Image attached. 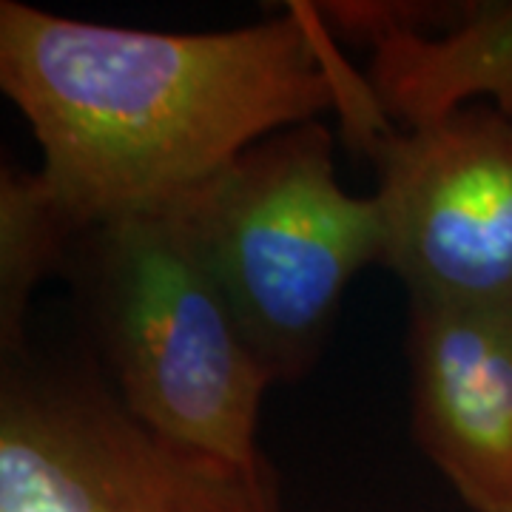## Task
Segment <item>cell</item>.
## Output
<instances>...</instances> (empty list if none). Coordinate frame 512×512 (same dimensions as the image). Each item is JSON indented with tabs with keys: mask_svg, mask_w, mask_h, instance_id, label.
<instances>
[{
	"mask_svg": "<svg viewBox=\"0 0 512 512\" xmlns=\"http://www.w3.org/2000/svg\"><path fill=\"white\" fill-rule=\"evenodd\" d=\"M0 89L83 228L197 191L256 143L339 114L356 146L390 131L316 6L228 32H146L0 3Z\"/></svg>",
	"mask_w": 512,
	"mask_h": 512,
	"instance_id": "cell-1",
	"label": "cell"
},
{
	"mask_svg": "<svg viewBox=\"0 0 512 512\" xmlns=\"http://www.w3.org/2000/svg\"><path fill=\"white\" fill-rule=\"evenodd\" d=\"M63 274L134 419L180 447L268 470L256 427L271 379L208 271L185 197L89 225Z\"/></svg>",
	"mask_w": 512,
	"mask_h": 512,
	"instance_id": "cell-2",
	"label": "cell"
},
{
	"mask_svg": "<svg viewBox=\"0 0 512 512\" xmlns=\"http://www.w3.org/2000/svg\"><path fill=\"white\" fill-rule=\"evenodd\" d=\"M185 208L271 384L302 379L353 276L382 265L384 251L382 208L339 183L330 128L313 120L256 143L185 194Z\"/></svg>",
	"mask_w": 512,
	"mask_h": 512,
	"instance_id": "cell-3",
	"label": "cell"
},
{
	"mask_svg": "<svg viewBox=\"0 0 512 512\" xmlns=\"http://www.w3.org/2000/svg\"><path fill=\"white\" fill-rule=\"evenodd\" d=\"M0 512H282L276 478L160 439L92 379L3 370Z\"/></svg>",
	"mask_w": 512,
	"mask_h": 512,
	"instance_id": "cell-4",
	"label": "cell"
},
{
	"mask_svg": "<svg viewBox=\"0 0 512 512\" xmlns=\"http://www.w3.org/2000/svg\"><path fill=\"white\" fill-rule=\"evenodd\" d=\"M379 171L382 265L410 302H512V114L470 103L387 131Z\"/></svg>",
	"mask_w": 512,
	"mask_h": 512,
	"instance_id": "cell-5",
	"label": "cell"
},
{
	"mask_svg": "<svg viewBox=\"0 0 512 512\" xmlns=\"http://www.w3.org/2000/svg\"><path fill=\"white\" fill-rule=\"evenodd\" d=\"M413 433L473 512H512V302H410Z\"/></svg>",
	"mask_w": 512,
	"mask_h": 512,
	"instance_id": "cell-6",
	"label": "cell"
},
{
	"mask_svg": "<svg viewBox=\"0 0 512 512\" xmlns=\"http://www.w3.org/2000/svg\"><path fill=\"white\" fill-rule=\"evenodd\" d=\"M367 83L387 120L419 128L490 94L512 114V3H382Z\"/></svg>",
	"mask_w": 512,
	"mask_h": 512,
	"instance_id": "cell-7",
	"label": "cell"
},
{
	"mask_svg": "<svg viewBox=\"0 0 512 512\" xmlns=\"http://www.w3.org/2000/svg\"><path fill=\"white\" fill-rule=\"evenodd\" d=\"M86 228L46 183L20 165L0 171V348L23 356V328L37 285L63 274L74 242Z\"/></svg>",
	"mask_w": 512,
	"mask_h": 512,
	"instance_id": "cell-8",
	"label": "cell"
}]
</instances>
